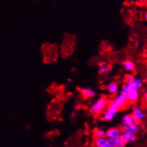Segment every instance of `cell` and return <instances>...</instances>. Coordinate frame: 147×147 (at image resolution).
Here are the masks:
<instances>
[{
    "instance_id": "6da1fadb",
    "label": "cell",
    "mask_w": 147,
    "mask_h": 147,
    "mask_svg": "<svg viewBox=\"0 0 147 147\" xmlns=\"http://www.w3.org/2000/svg\"><path fill=\"white\" fill-rule=\"evenodd\" d=\"M143 85V80L141 78L135 77L134 81L131 83H125L121 90V93L127 94L128 102H135L139 100V90Z\"/></svg>"
},
{
    "instance_id": "7a4b0ae2",
    "label": "cell",
    "mask_w": 147,
    "mask_h": 147,
    "mask_svg": "<svg viewBox=\"0 0 147 147\" xmlns=\"http://www.w3.org/2000/svg\"><path fill=\"white\" fill-rule=\"evenodd\" d=\"M107 105V100L105 97H100L94 102L89 107V112L92 115L97 116L102 112L106 106Z\"/></svg>"
},
{
    "instance_id": "3957f363",
    "label": "cell",
    "mask_w": 147,
    "mask_h": 147,
    "mask_svg": "<svg viewBox=\"0 0 147 147\" xmlns=\"http://www.w3.org/2000/svg\"><path fill=\"white\" fill-rule=\"evenodd\" d=\"M127 102H128V99H127V94L120 92V94H118L113 100L109 102L107 105L109 108L119 110L121 107H124Z\"/></svg>"
},
{
    "instance_id": "277c9868",
    "label": "cell",
    "mask_w": 147,
    "mask_h": 147,
    "mask_svg": "<svg viewBox=\"0 0 147 147\" xmlns=\"http://www.w3.org/2000/svg\"><path fill=\"white\" fill-rule=\"evenodd\" d=\"M117 112L118 110H117V109L107 107V109L102 114V119L105 121H112L116 117Z\"/></svg>"
},
{
    "instance_id": "5b68a950",
    "label": "cell",
    "mask_w": 147,
    "mask_h": 147,
    "mask_svg": "<svg viewBox=\"0 0 147 147\" xmlns=\"http://www.w3.org/2000/svg\"><path fill=\"white\" fill-rule=\"evenodd\" d=\"M131 117H132L133 119L136 121H140L144 120L146 117V115H145L144 112L142 108L139 107H136L133 109L132 114H131Z\"/></svg>"
},
{
    "instance_id": "8992f818",
    "label": "cell",
    "mask_w": 147,
    "mask_h": 147,
    "mask_svg": "<svg viewBox=\"0 0 147 147\" xmlns=\"http://www.w3.org/2000/svg\"><path fill=\"white\" fill-rule=\"evenodd\" d=\"M121 131L117 127H112L106 131V138L111 139H117L120 138Z\"/></svg>"
},
{
    "instance_id": "52a82bcc",
    "label": "cell",
    "mask_w": 147,
    "mask_h": 147,
    "mask_svg": "<svg viewBox=\"0 0 147 147\" xmlns=\"http://www.w3.org/2000/svg\"><path fill=\"white\" fill-rule=\"evenodd\" d=\"M139 130V122L135 121L133 124H129V125L122 126V128H121V131L122 132H129L131 133V134H136V133H138Z\"/></svg>"
},
{
    "instance_id": "ba28073f",
    "label": "cell",
    "mask_w": 147,
    "mask_h": 147,
    "mask_svg": "<svg viewBox=\"0 0 147 147\" xmlns=\"http://www.w3.org/2000/svg\"><path fill=\"white\" fill-rule=\"evenodd\" d=\"M136 134H131V133L129 132H122V131H121L120 135V139H122L123 142H124L126 144L134 142V141L136 140Z\"/></svg>"
},
{
    "instance_id": "9c48e42d",
    "label": "cell",
    "mask_w": 147,
    "mask_h": 147,
    "mask_svg": "<svg viewBox=\"0 0 147 147\" xmlns=\"http://www.w3.org/2000/svg\"><path fill=\"white\" fill-rule=\"evenodd\" d=\"M81 94L85 98H94L96 95L95 91L91 89L90 88H83L80 90Z\"/></svg>"
},
{
    "instance_id": "30bf717a",
    "label": "cell",
    "mask_w": 147,
    "mask_h": 147,
    "mask_svg": "<svg viewBox=\"0 0 147 147\" xmlns=\"http://www.w3.org/2000/svg\"><path fill=\"white\" fill-rule=\"evenodd\" d=\"M118 90H119V85L117 82L112 81L110 82L107 86V90L109 94L110 95H115L117 93Z\"/></svg>"
},
{
    "instance_id": "8fae6325",
    "label": "cell",
    "mask_w": 147,
    "mask_h": 147,
    "mask_svg": "<svg viewBox=\"0 0 147 147\" xmlns=\"http://www.w3.org/2000/svg\"><path fill=\"white\" fill-rule=\"evenodd\" d=\"M123 68L128 72H132L134 70L135 64L131 60H125L121 63Z\"/></svg>"
},
{
    "instance_id": "7c38bea8",
    "label": "cell",
    "mask_w": 147,
    "mask_h": 147,
    "mask_svg": "<svg viewBox=\"0 0 147 147\" xmlns=\"http://www.w3.org/2000/svg\"><path fill=\"white\" fill-rule=\"evenodd\" d=\"M134 121H135L133 119L131 115H129V114H126V115H123V117H121V124H122V126L129 125V124H133Z\"/></svg>"
},
{
    "instance_id": "4fadbf2b",
    "label": "cell",
    "mask_w": 147,
    "mask_h": 147,
    "mask_svg": "<svg viewBox=\"0 0 147 147\" xmlns=\"http://www.w3.org/2000/svg\"><path fill=\"white\" fill-rule=\"evenodd\" d=\"M107 144V139L106 137L96 138L94 142L95 147H103Z\"/></svg>"
},
{
    "instance_id": "5bb4252c",
    "label": "cell",
    "mask_w": 147,
    "mask_h": 147,
    "mask_svg": "<svg viewBox=\"0 0 147 147\" xmlns=\"http://www.w3.org/2000/svg\"><path fill=\"white\" fill-rule=\"evenodd\" d=\"M111 70V65L109 64L106 63H101L99 66L98 71L99 73L101 74H105V73H107L108 72L110 71Z\"/></svg>"
},
{
    "instance_id": "9a60e30c",
    "label": "cell",
    "mask_w": 147,
    "mask_h": 147,
    "mask_svg": "<svg viewBox=\"0 0 147 147\" xmlns=\"http://www.w3.org/2000/svg\"><path fill=\"white\" fill-rule=\"evenodd\" d=\"M94 136L96 138H103L106 137V131L101 129H97L94 131Z\"/></svg>"
},
{
    "instance_id": "2e32d148",
    "label": "cell",
    "mask_w": 147,
    "mask_h": 147,
    "mask_svg": "<svg viewBox=\"0 0 147 147\" xmlns=\"http://www.w3.org/2000/svg\"><path fill=\"white\" fill-rule=\"evenodd\" d=\"M125 145L126 144L123 142L122 139H121L120 138L116 139V145H115V147H124Z\"/></svg>"
},
{
    "instance_id": "e0dca14e",
    "label": "cell",
    "mask_w": 147,
    "mask_h": 147,
    "mask_svg": "<svg viewBox=\"0 0 147 147\" xmlns=\"http://www.w3.org/2000/svg\"><path fill=\"white\" fill-rule=\"evenodd\" d=\"M135 77L133 75H127L125 77V82L126 83H131L134 81Z\"/></svg>"
},
{
    "instance_id": "ac0fdd59",
    "label": "cell",
    "mask_w": 147,
    "mask_h": 147,
    "mask_svg": "<svg viewBox=\"0 0 147 147\" xmlns=\"http://www.w3.org/2000/svg\"><path fill=\"white\" fill-rule=\"evenodd\" d=\"M107 145L112 147H115V145H116V139H107Z\"/></svg>"
},
{
    "instance_id": "d6986e66",
    "label": "cell",
    "mask_w": 147,
    "mask_h": 147,
    "mask_svg": "<svg viewBox=\"0 0 147 147\" xmlns=\"http://www.w3.org/2000/svg\"><path fill=\"white\" fill-rule=\"evenodd\" d=\"M144 100L147 102V90H146L144 93Z\"/></svg>"
},
{
    "instance_id": "ffe728a7",
    "label": "cell",
    "mask_w": 147,
    "mask_h": 147,
    "mask_svg": "<svg viewBox=\"0 0 147 147\" xmlns=\"http://www.w3.org/2000/svg\"><path fill=\"white\" fill-rule=\"evenodd\" d=\"M67 82H71L72 81H73V80H72L71 78H67Z\"/></svg>"
},
{
    "instance_id": "44dd1931",
    "label": "cell",
    "mask_w": 147,
    "mask_h": 147,
    "mask_svg": "<svg viewBox=\"0 0 147 147\" xmlns=\"http://www.w3.org/2000/svg\"><path fill=\"white\" fill-rule=\"evenodd\" d=\"M144 19L147 21V12H146V13L144 14Z\"/></svg>"
},
{
    "instance_id": "7402d4cb",
    "label": "cell",
    "mask_w": 147,
    "mask_h": 147,
    "mask_svg": "<svg viewBox=\"0 0 147 147\" xmlns=\"http://www.w3.org/2000/svg\"><path fill=\"white\" fill-rule=\"evenodd\" d=\"M103 147H112V146H109V145H106V146H103Z\"/></svg>"
}]
</instances>
